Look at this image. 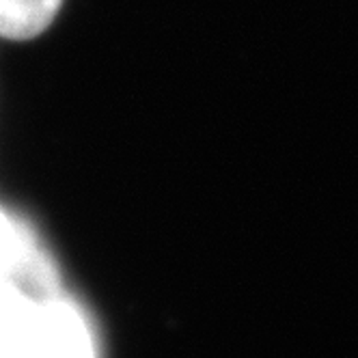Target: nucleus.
<instances>
[{"instance_id":"7ed1b4c3","label":"nucleus","mask_w":358,"mask_h":358,"mask_svg":"<svg viewBox=\"0 0 358 358\" xmlns=\"http://www.w3.org/2000/svg\"><path fill=\"white\" fill-rule=\"evenodd\" d=\"M33 231L0 210V285L15 283V274L33 240Z\"/></svg>"},{"instance_id":"f257e3e1","label":"nucleus","mask_w":358,"mask_h":358,"mask_svg":"<svg viewBox=\"0 0 358 358\" xmlns=\"http://www.w3.org/2000/svg\"><path fill=\"white\" fill-rule=\"evenodd\" d=\"M27 358H97L93 330L78 306L61 296L43 300Z\"/></svg>"},{"instance_id":"f03ea898","label":"nucleus","mask_w":358,"mask_h":358,"mask_svg":"<svg viewBox=\"0 0 358 358\" xmlns=\"http://www.w3.org/2000/svg\"><path fill=\"white\" fill-rule=\"evenodd\" d=\"M63 0H0V37L33 39L55 22Z\"/></svg>"}]
</instances>
